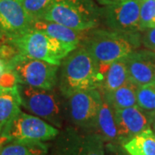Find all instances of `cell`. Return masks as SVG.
<instances>
[{"mask_svg": "<svg viewBox=\"0 0 155 155\" xmlns=\"http://www.w3.org/2000/svg\"><path fill=\"white\" fill-rule=\"evenodd\" d=\"M33 22L21 0H0V37L10 41L32 28Z\"/></svg>", "mask_w": 155, "mask_h": 155, "instance_id": "8fae6325", "label": "cell"}, {"mask_svg": "<svg viewBox=\"0 0 155 155\" xmlns=\"http://www.w3.org/2000/svg\"><path fill=\"white\" fill-rule=\"evenodd\" d=\"M137 86L131 80H127L121 87L108 93H101L115 110H122L137 106Z\"/></svg>", "mask_w": 155, "mask_h": 155, "instance_id": "ac0fdd59", "label": "cell"}, {"mask_svg": "<svg viewBox=\"0 0 155 155\" xmlns=\"http://www.w3.org/2000/svg\"><path fill=\"white\" fill-rule=\"evenodd\" d=\"M118 143L122 146L136 134L149 128V115L138 106L115 110Z\"/></svg>", "mask_w": 155, "mask_h": 155, "instance_id": "7c38bea8", "label": "cell"}, {"mask_svg": "<svg viewBox=\"0 0 155 155\" xmlns=\"http://www.w3.org/2000/svg\"><path fill=\"white\" fill-rule=\"evenodd\" d=\"M128 155H155V133L147 128L122 145Z\"/></svg>", "mask_w": 155, "mask_h": 155, "instance_id": "ffe728a7", "label": "cell"}, {"mask_svg": "<svg viewBox=\"0 0 155 155\" xmlns=\"http://www.w3.org/2000/svg\"><path fill=\"white\" fill-rule=\"evenodd\" d=\"M139 1H140H140H141V0H139Z\"/></svg>", "mask_w": 155, "mask_h": 155, "instance_id": "d6a6232c", "label": "cell"}, {"mask_svg": "<svg viewBox=\"0 0 155 155\" xmlns=\"http://www.w3.org/2000/svg\"><path fill=\"white\" fill-rule=\"evenodd\" d=\"M140 2L119 0L100 8V22L110 30L125 34H138L140 27Z\"/></svg>", "mask_w": 155, "mask_h": 155, "instance_id": "30bf717a", "label": "cell"}, {"mask_svg": "<svg viewBox=\"0 0 155 155\" xmlns=\"http://www.w3.org/2000/svg\"><path fill=\"white\" fill-rule=\"evenodd\" d=\"M5 64L2 60H0V74L5 71Z\"/></svg>", "mask_w": 155, "mask_h": 155, "instance_id": "f1b7e54d", "label": "cell"}, {"mask_svg": "<svg viewBox=\"0 0 155 155\" xmlns=\"http://www.w3.org/2000/svg\"><path fill=\"white\" fill-rule=\"evenodd\" d=\"M21 106L34 116H38L58 129L66 122L65 98L58 88H35L17 84Z\"/></svg>", "mask_w": 155, "mask_h": 155, "instance_id": "3957f363", "label": "cell"}, {"mask_svg": "<svg viewBox=\"0 0 155 155\" xmlns=\"http://www.w3.org/2000/svg\"><path fill=\"white\" fill-rule=\"evenodd\" d=\"M60 133L54 127L38 116L20 111L1 131L7 140L48 141L53 140Z\"/></svg>", "mask_w": 155, "mask_h": 155, "instance_id": "9c48e42d", "label": "cell"}, {"mask_svg": "<svg viewBox=\"0 0 155 155\" xmlns=\"http://www.w3.org/2000/svg\"><path fill=\"white\" fill-rule=\"evenodd\" d=\"M101 81L97 61L84 46L80 45L61 62L57 88L66 98L79 91L98 89Z\"/></svg>", "mask_w": 155, "mask_h": 155, "instance_id": "6da1fadb", "label": "cell"}, {"mask_svg": "<svg viewBox=\"0 0 155 155\" xmlns=\"http://www.w3.org/2000/svg\"><path fill=\"white\" fill-rule=\"evenodd\" d=\"M32 22L41 20L55 0H21Z\"/></svg>", "mask_w": 155, "mask_h": 155, "instance_id": "7402d4cb", "label": "cell"}, {"mask_svg": "<svg viewBox=\"0 0 155 155\" xmlns=\"http://www.w3.org/2000/svg\"><path fill=\"white\" fill-rule=\"evenodd\" d=\"M32 28L43 31L48 35L65 41L70 44L78 47L83 45L87 38L89 30H76L57 22H50L47 20H38L33 22ZM91 30V29H90Z\"/></svg>", "mask_w": 155, "mask_h": 155, "instance_id": "9a60e30c", "label": "cell"}, {"mask_svg": "<svg viewBox=\"0 0 155 155\" xmlns=\"http://www.w3.org/2000/svg\"><path fill=\"white\" fill-rule=\"evenodd\" d=\"M99 72L102 75V81L98 91L101 93L113 91L128 80L125 58L107 65H99Z\"/></svg>", "mask_w": 155, "mask_h": 155, "instance_id": "5bb4252c", "label": "cell"}, {"mask_svg": "<svg viewBox=\"0 0 155 155\" xmlns=\"http://www.w3.org/2000/svg\"><path fill=\"white\" fill-rule=\"evenodd\" d=\"M95 132L99 134L105 144H119L115 110L103 96Z\"/></svg>", "mask_w": 155, "mask_h": 155, "instance_id": "2e32d148", "label": "cell"}, {"mask_svg": "<svg viewBox=\"0 0 155 155\" xmlns=\"http://www.w3.org/2000/svg\"><path fill=\"white\" fill-rule=\"evenodd\" d=\"M21 99L17 90L14 87L0 86V129L5 127L21 111Z\"/></svg>", "mask_w": 155, "mask_h": 155, "instance_id": "e0dca14e", "label": "cell"}, {"mask_svg": "<svg viewBox=\"0 0 155 155\" xmlns=\"http://www.w3.org/2000/svg\"><path fill=\"white\" fill-rule=\"evenodd\" d=\"M59 68L60 66L20 54L5 63V69L15 74L17 84L47 90L57 87Z\"/></svg>", "mask_w": 155, "mask_h": 155, "instance_id": "52a82bcc", "label": "cell"}, {"mask_svg": "<svg viewBox=\"0 0 155 155\" xmlns=\"http://www.w3.org/2000/svg\"><path fill=\"white\" fill-rule=\"evenodd\" d=\"M7 141H8L7 139L2 136V134H1V129H0V148H1V147L5 144V143H6Z\"/></svg>", "mask_w": 155, "mask_h": 155, "instance_id": "83f0119b", "label": "cell"}, {"mask_svg": "<svg viewBox=\"0 0 155 155\" xmlns=\"http://www.w3.org/2000/svg\"><path fill=\"white\" fill-rule=\"evenodd\" d=\"M97 3L102 5H110L112 3H115V2H117L119 0H97Z\"/></svg>", "mask_w": 155, "mask_h": 155, "instance_id": "4316f807", "label": "cell"}, {"mask_svg": "<svg viewBox=\"0 0 155 155\" xmlns=\"http://www.w3.org/2000/svg\"><path fill=\"white\" fill-rule=\"evenodd\" d=\"M17 84V78L15 74L9 70L5 71L0 74V86L1 87H14Z\"/></svg>", "mask_w": 155, "mask_h": 155, "instance_id": "d4e9b609", "label": "cell"}, {"mask_svg": "<svg viewBox=\"0 0 155 155\" xmlns=\"http://www.w3.org/2000/svg\"><path fill=\"white\" fill-rule=\"evenodd\" d=\"M49 145L41 141L8 140L0 148V155H48Z\"/></svg>", "mask_w": 155, "mask_h": 155, "instance_id": "d6986e66", "label": "cell"}, {"mask_svg": "<svg viewBox=\"0 0 155 155\" xmlns=\"http://www.w3.org/2000/svg\"><path fill=\"white\" fill-rule=\"evenodd\" d=\"M150 116V120H151V118H153V117H155V112H153V113H152V114H148Z\"/></svg>", "mask_w": 155, "mask_h": 155, "instance_id": "1f68e13d", "label": "cell"}, {"mask_svg": "<svg viewBox=\"0 0 155 155\" xmlns=\"http://www.w3.org/2000/svg\"><path fill=\"white\" fill-rule=\"evenodd\" d=\"M137 106L147 114L155 112V81L139 87Z\"/></svg>", "mask_w": 155, "mask_h": 155, "instance_id": "44dd1931", "label": "cell"}, {"mask_svg": "<svg viewBox=\"0 0 155 155\" xmlns=\"http://www.w3.org/2000/svg\"><path fill=\"white\" fill-rule=\"evenodd\" d=\"M140 45L144 48L155 53V27L147 28L140 32Z\"/></svg>", "mask_w": 155, "mask_h": 155, "instance_id": "cb8c5ba5", "label": "cell"}, {"mask_svg": "<svg viewBox=\"0 0 155 155\" xmlns=\"http://www.w3.org/2000/svg\"><path fill=\"white\" fill-rule=\"evenodd\" d=\"M128 79L137 86L155 81V53L135 49L125 58Z\"/></svg>", "mask_w": 155, "mask_h": 155, "instance_id": "4fadbf2b", "label": "cell"}, {"mask_svg": "<svg viewBox=\"0 0 155 155\" xmlns=\"http://www.w3.org/2000/svg\"><path fill=\"white\" fill-rule=\"evenodd\" d=\"M150 127L152 128V130L155 133V117L151 118V125H150Z\"/></svg>", "mask_w": 155, "mask_h": 155, "instance_id": "f546056e", "label": "cell"}, {"mask_svg": "<svg viewBox=\"0 0 155 155\" xmlns=\"http://www.w3.org/2000/svg\"><path fill=\"white\" fill-rule=\"evenodd\" d=\"M41 20L76 30H90L101 24L100 7L94 0H55Z\"/></svg>", "mask_w": 155, "mask_h": 155, "instance_id": "5b68a950", "label": "cell"}, {"mask_svg": "<svg viewBox=\"0 0 155 155\" xmlns=\"http://www.w3.org/2000/svg\"><path fill=\"white\" fill-rule=\"evenodd\" d=\"M53 140L48 155H105V143L94 131L67 125Z\"/></svg>", "mask_w": 155, "mask_h": 155, "instance_id": "8992f818", "label": "cell"}, {"mask_svg": "<svg viewBox=\"0 0 155 155\" xmlns=\"http://www.w3.org/2000/svg\"><path fill=\"white\" fill-rule=\"evenodd\" d=\"M6 41H7L6 40H5V39H3V38H1V37H0V48L2 47V45L5 44Z\"/></svg>", "mask_w": 155, "mask_h": 155, "instance_id": "4dcf8cb0", "label": "cell"}, {"mask_svg": "<svg viewBox=\"0 0 155 155\" xmlns=\"http://www.w3.org/2000/svg\"><path fill=\"white\" fill-rule=\"evenodd\" d=\"M140 14L142 30L155 27V0H141Z\"/></svg>", "mask_w": 155, "mask_h": 155, "instance_id": "603a6c76", "label": "cell"}, {"mask_svg": "<svg viewBox=\"0 0 155 155\" xmlns=\"http://www.w3.org/2000/svg\"><path fill=\"white\" fill-rule=\"evenodd\" d=\"M9 42L20 55L47 61L57 66H61L62 61L78 48L34 28Z\"/></svg>", "mask_w": 155, "mask_h": 155, "instance_id": "277c9868", "label": "cell"}, {"mask_svg": "<svg viewBox=\"0 0 155 155\" xmlns=\"http://www.w3.org/2000/svg\"><path fill=\"white\" fill-rule=\"evenodd\" d=\"M140 33L125 34L106 28L89 30L84 42L98 65H107L113 61L126 58L140 45Z\"/></svg>", "mask_w": 155, "mask_h": 155, "instance_id": "7a4b0ae2", "label": "cell"}, {"mask_svg": "<svg viewBox=\"0 0 155 155\" xmlns=\"http://www.w3.org/2000/svg\"><path fill=\"white\" fill-rule=\"evenodd\" d=\"M101 104L102 95L98 89L71 95L65 98L66 121L69 125L95 132Z\"/></svg>", "mask_w": 155, "mask_h": 155, "instance_id": "ba28073f", "label": "cell"}, {"mask_svg": "<svg viewBox=\"0 0 155 155\" xmlns=\"http://www.w3.org/2000/svg\"><path fill=\"white\" fill-rule=\"evenodd\" d=\"M105 155H128L119 144H105Z\"/></svg>", "mask_w": 155, "mask_h": 155, "instance_id": "484cf974", "label": "cell"}]
</instances>
